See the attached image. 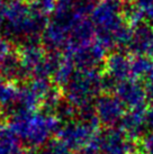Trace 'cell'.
<instances>
[{
    "instance_id": "1",
    "label": "cell",
    "mask_w": 153,
    "mask_h": 154,
    "mask_svg": "<svg viewBox=\"0 0 153 154\" xmlns=\"http://www.w3.org/2000/svg\"><path fill=\"white\" fill-rule=\"evenodd\" d=\"M4 55V44L2 42L0 41V59H1V56Z\"/></svg>"
}]
</instances>
